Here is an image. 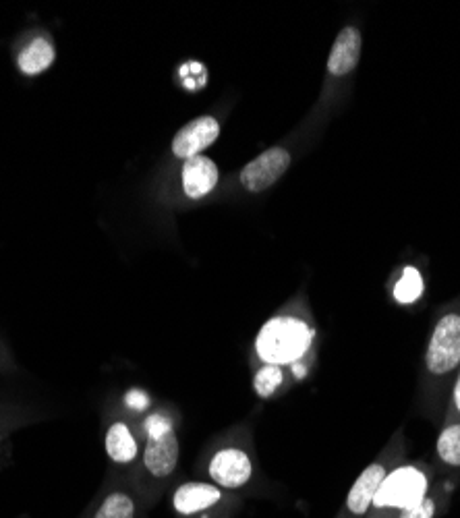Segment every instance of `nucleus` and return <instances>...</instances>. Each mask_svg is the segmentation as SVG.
Returning a JSON list of instances; mask_svg holds the SVG:
<instances>
[{"mask_svg": "<svg viewBox=\"0 0 460 518\" xmlns=\"http://www.w3.org/2000/svg\"><path fill=\"white\" fill-rule=\"evenodd\" d=\"M220 137V123L206 114V117H197L181 127L172 139V154L177 158L189 160L193 156H201V152L214 146Z\"/></svg>", "mask_w": 460, "mask_h": 518, "instance_id": "nucleus-6", "label": "nucleus"}, {"mask_svg": "<svg viewBox=\"0 0 460 518\" xmlns=\"http://www.w3.org/2000/svg\"><path fill=\"white\" fill-rule=\"evenodd\" d=\"M427 489L429 481L423 471H419L413 465L398 467L384 477L380 492L376 500H373V506L384 512L415 508L427 498Z\"/></svg>", "mask_w": 460, "mask_h": 518, "instance_id": "nucleus-2", "label": "nucleus"}, {"mask_svg": "<svg viewBox=\"0 0 460 518\" xmlns=\"http://www.w3.org/2000/svg\"><path fill=\"white\" fill-rule=\"evenodd\" d=\"M425 363L436 376H444L460 363V315L448 313L438 322L429 340Z\"/></svg>", "mask_w": 460, "mask_h": 518, "instance_id": "nucleus-4", "label": "nucleus"}, {"mask_svg": "<svg viewBox=\"0 0 460 518\" xmlns=\"http://www.w3.org/2000/svg\"><path fill=\"white\" fill-rule=\"evenodd\" d=\"M183 191L189 199H201L218 185V166L208 156H193L183 162Z\"/></svg>", "mask_w": 460, "mask_h": 518, "instance_id": "nucleus-8", "label": "nucleus"}, {"mask_svg": "<svg viewBox=\"0 0 460 518\" xmlns=\"http://www.w3.org/2000/svg\"><path fill=\"white\" fill-rule=\"evenodd\" d=\"M291 166V154L284 148H270L253 158L241 170V185L249 193H262L282 179V175Z\"/></svg>", "mask_w": 460, "mask_h": 518, "instance_id": "nucleus-5", "label": "nucleus"}, {"mask_svg": "<svg viewBox=\"0 0 460 518\" xmlns=\"http://www.w3.org/2000/svg\"><path fill=\"white\" fill-rule=\"evenodd\" d=\"M438 454L448 465L460 467V425L446 427L438 438Z\"/></svg>", "mask_w": 460, "mask_h": 518, "instance_id": "nucleus-17", "label": "nucleus"}, {"mask_svg": "<svg viewBox=\"0 0 460 518\" xmlns=\"http://www.w3.org/2000/svg\"><path fill=\"white\" fill-rule=\"evenodd\" d=\"M220 498H222L220 489L210 483H185L175 492L172 504H175V510L179 514L191 516L216 506Z\"/></svg>", "mask_w": 460, "mask_h": 518, "instance_id": "nucleus-11", "label": "nucleus"}, {"mask_svg": "<svg viewBox=\"0 0 460 518\" xmlns=\"http://www.w3.org/2000/svg\"><path fill=\"white\" fill-rule=\"evenodd\" d=\"M135 516V502L127 494L114 492L110 494L94 518H133Z\"/></svg>", "mask_w": 460, "mask_h": 518, "instance_id": "nucleus-15", "label": "nucleus"}, {"mask_svg": "<svg viewBox=\"0 0 460 518\" xmlns=\"http://www.w3.org/2000/svg\"><path fill=\"white\" fill-rule=\"evenodd\" d=\"M104 444H106V454H108V458L112 460V463L129 465V463H133V460L139 454L137 440L133 436V431L123 421H114L108 427Z\"/></svg>", "mask_w": 460, "mask_h": 518, "instance_id": "nucleus-13", "label": "nucleus"}, {"mask_svg": "<svg viewBox=\"0 0 460 518\" xmlns=\"http://www.w3.org/2000/svg\"><path fill=\"white\" fill-rule=\"evenodd\" d=\"M253 475V465L247 452L239 448H224L210 460V477L214 483L226 489H239L249 483Z\"/></svg>", "mask_w": 460, "mask_h": 518, "instance_id": "nucleus-7", "label": "nucleus"}, {"mask_svg": "<svg viewBox=\"0 0 460 518\" xmlns=\"http://www.w3.org/2000/svg\"><path fill=\"white\" fill-rule=\"evenodd\" d=\"M361 32L353 25H347L344 30L338 34L332 52L328 56V71L334 77H342L351 73L357 63H359V56H361Z\"/></svg>", "mask_w": 460, "mask_h": 518, "instance_id": "nucleus-9", "label": "nucleus"}, {"mask_svg": "<svg viewBox=\"0 0 460 518\" xmlns=\"http://www.w3.org/2000/svg\"><path fill=\"white\" fill-rule=\"evenodd\" d=\"M388 475L386 467L382 463H373L369 465L359 479L355 481V485L351 487L349 498H347V508L355 514V516H363L369 506H373V500H376L382 481Z\"/></svg>", "mask_w": 460, "mask_h": 518, "instance_id": "nucleus-10", "label": "nucleus"}, {"mask_svg": "<svg viewBox=\"0 0 460 518\" xmlns=\"http://www.w3.org/2000/svg\"><path fill=\"white\" fill-rule=\"evenodd\" d=\"M454 402H456V407L460 411V373H458V380H456V386H454Z\"/></svg>", "mask_w": 460, "mask_h": 518, "instance_id": "nucleus-19", "label": "nucleus"}, {"mask_svg": "<svg viewBox=\"0 0 460 518\" xmlns=\"http://www.w3.org/2000/svg\"><path fill=\"white\" fill-rule=\"evenodd\" d=\"M148 444L143 452V465L150 475L164 479L172 475L179 463V440L172 423L162 415H152L148 419Z\"/></svg>", "mask_w": 460, "mask_h": 518, "instance_id": "nucleus-3", "label": "nucleus"}, {"mask_svg": "<svg viewBox=\"0 0 460 518\" xmlns=\"http://www.w3.org/2000/svg\"><path fill=\"white\" fill-rule=\"evenodd\" d=\"M423 295V278L419 274V270L415 268H405V274L398 280L396 289H394V297L398 303H415L419 297Z\"/></svg>", "mask_w": 460, "mask_h": 518, "instance_id": "nucleus-14", "label": "nucleus"}, {"mask_svg": "<svg viewBox=\"0 0 460 518\" xmlns=\"http://www.w3.org/2000/svg\"><path fill=\"white\" fill-rule=\"evenodd\" d=\"M313 342L307 322L291 315L272 318L255 338V351L266 365H295L305 357Z\"/></svg>", "mask_w": 460, "mask_h": 518, "instance_id": "nucleus-1", "label": "nucleus"}, {"mask_svg": "<svg viewBox=\"0 0 460 518\" xmlns=\"http://www.w3.org/2000/svg\"><path fill=\"white\" fill-rule=\"evenodd\" d=\"M282 382H284L282 367L264 365L260 371L255 373L253 388H255V394L260 398H270L272 394H276V390L282 386Z\"/></svg>", "mask_w": 460, "mask_h": 518, "instance_id": "nucleus-16", "label": "nucleus"}, {"mask_svg": "<svg viewBox=\"0 0 460 518\" xmlns=\"http://www.w3.org/2000/svg\"><path fill=\"white\" fill-rule=\"evenodd\" d=\"M56 61L54 42L46 36H38L27 42L17 54V69L25 77H38L48 71Z\"/></svg>", "mask_w": 460, "mask_h": 518, "instance_id": "nucleus-12", "label": "nucleus"}, {"mask_svg": "<svg viewBox=\"0 0 460 518\" xmlns=\"http://www.w3.org/2000/svg\"><path fill=\"white\" fill-rule=\"evenodd\" d=\"M388 512H398V518H434L436 514V502L425 498L421 504H417L415 508H407V510H388Z\"/></svg>", "mask_w": 460, "mask_h": 518, "instance_id": "nucleus-18", "label": "nucleus"}]
</instances>
